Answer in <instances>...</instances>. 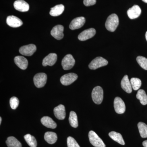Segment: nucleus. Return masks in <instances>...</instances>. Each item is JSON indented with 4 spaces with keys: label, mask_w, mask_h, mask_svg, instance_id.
Instances as JSON below:
<instances>
[{
    "label": "nucleus",
    "mask_w": 147,
    "mask_h": 147,
    "mask_svg": "<svg viewBox=\"0 0 147 147\" xmlns=\"http://www.w3.org/2000/svg\"><path fill=\"white\" fill-rule=\"evenodd\" d=\"M143 145L144 147H147V140L143 142Z\"/></svg>",
    "instance_id": "34"
},
{
    "label": "nucleus",
    "mask_w": 147,
    "mask_h": 147,
    "mask_svg": "<svg viewBox=\"0 0 147 147\" xmlns=\"http://www.w3.org/2000/svg\"><path fill=\"white\" fill-rule=\"evenodd\" d=\"M109 136L114 141H115L121 145H124L125 144L122 136L119 133L115 131H111L109 133Z\"/></svg>",
    "instance_id": "23"
},
{
    "label": "nucleus",
    "mask_w": 147,
    "mask_h": 147,
    "mask_svg": "<svg viewBox=\"0 0 147 147\" xmlns=\"http://www.w3.org/2000/svg\"><path fill=\"white\" fill-rule=\"evenodd\" d=\"M13 6L16 10L21 12H26L29 10L28 4L24 0H17L14 2Z\"/></svg>",
    "instance_id": "13"
},
{
    "label": "nucleus",
    "mask_w": 147,
    "mask_h": 147,
    "mask_svg": "<svg viewBox=\"0 0 147 147\" xmlns=\"http://www.w3.org/2000/svg\"><path fill=\"white\" fill-rule=\"evenodd\" d=\"M57 59V56L55 53H50L43 59L42 65L43 66L49 65L52 66L54 65Z\"/></svg>",
    "instance_id": "15"
},
{
    "label": "nucleus",
    "mask_w": 147,
    "mask_h": 147,
    "mask_svg": "<svg viewBox=\"0 0 147 147\" xmlns=\"http://www.w3.org/2000/svg\"><path fill=\"white\" fill-rule=\"evenodd\" d=\"M1 122H2V118L0 117V124L1 123Z\"/></svg>",
    "instance_id": "37"
},
{
    "label": "nucleus",
    "mask_w": 147,
    "mask_h": 147,
    "mask_svg": "<svg viewBox=\"0 0 147 147\" xmlns=\"http://www.w3.org/2000/svg\"><path fill=\"white\" fill-rule=\"evenodd\" d=\"M93 101L96 104H100L103 98V91L101 87L98 86L95 87L92 93Z\"/></svg>",
    "instance_id": "2"
},
{
    "label": "nucleus",
    "mask_w": 147,
    "mask_h": 147,
    "mask_svg": "<svg viewBox=\"0 0 147 147\" xmlns=\"http://www.w3.org/2000/svg\"><path fill=\"white\" fill-rule=\"evenodd\" d=\"M146 40L147 41V32H146Z\"/></svg>",
    "instance_id": "35"
},
{
    "label": "nucleus",
    "mask_w": 147,
    "mask_h": 147,
    "mask_svg": "<svg viewBox=\"0 0 147 147\" xmlns=\"http://www.w3.org/2000/svg\"><path fill=\"white\" fill-rule=\"evenodd\" d=\"M54 113L55 117L58 119H64L66 115L65 106L61 104L55 107L54 109Z\"/></svg>",
    "instance_id": "17"
},
{
    "label": "nucleus",
    "mask_w": 147,
    "mask_h": 147,
    "mask_svg": "<svg viewBox=\"0 0 147 147\" xmlns=\"http://www.w3.org/2000/svg\"><path fill=\"white\" fill-rule=\"evenodd\" d=\"M121 86L122 88L127 93H131L132 92V88L130 82L129 80L128 76L125 75L121 82Z\"/></svg>",
    "instance_id": "19"
},
{
    "label": "nucleus",
    "mask_w": 147,
    "mask_h": 147,
    "mask_svg": "<svg viewBox=\"0 0 147 147\" xmlns=\"http://www.w3.org/2000/svg\"><path fill=\"white\" fill-rule=\"evenodd\" d=\"M136 96H137V99L140 100V102L142 105H147V95L144 90H139L137 92Z\"/></svg>",
    "instance_id": "25"
},
{
    "label": "nucleus",
    "mask_w": 147,
    "mask_h": 147,
    "mask_svg": "<svg viewBox=\"0 0 147 147\" xmlns=\"http://www.w3.org/2000/svg\"><path fill=\"white\" fill-rule=\"evenodd\" d=\"M19 102V100L17 97L15 96L11 97L9 100L11 108L13 110H15L18 107Z\"/></svg>",
    "instance_id": "31"
},
{
    "label": "nucleus",
    "mask_w": 147,
    "mask_h": 147,
    "mask_svg": "<svg viewBox=\"0 0 147 147\" xmlns=\"http://www.w3.org/2000/svg\"><path fill=\"white\" fill-rule=\"evenodd\" d=\"M108 64V61L102 57H97L92 61L89 65V67L90 69L94 70L99 67L107 65Z\"/></svg>",
    "instance_id": "4"
},
{
    "label": "nucleus",
    "mask_w": 147,
    "mask_h": 147,
    "mask_svg": "<svg viewBox=\"0 0 147 147\" xmlns=\"http://www.w3.org/2000/svg\"><path fill=\"white\" fill-rule=\"evenodd\" d=\"M36 47L35 45L31 44L24 45L20 47L19 52L20 54L24 56H31L36 51Z\"/></svg>",
    "instance_id": "8"
},
{
    "label": "nucleus",
    "mask_w": 147,
    "mask_h": 147,
    "mask_svg": "<svg viewBox=\"0 0 147 147\" xmlns=\"http://www.w3.org/2000/svg\"><path fill=\"white\" fill-rule=\"evenodd\" d=\"M96 33V31L94 28H90L85 30L78 36V39L81 41H85L92 38Z\"/></svg>",
    "instance_id": "10"
},
{
    "label": "nucleus",
    "mask_w": 147,
    "mask_h": 147,
    "mask_svg": "<svg viewBox=\"0 0 147 147\" xmlns=\"http://www.w3.org/2000/svg\"><path fill=\"white\" fill-rule=\"evenodd\" d=\"M67 145L68 147H80L76 140L71 137L67 138Z\"/></svg>",
    "instance_id": "32"
},
{
    "label": "nucleus",
    "mask_w": 147,
    "mask_h": 147,
    "mask_svg": "<svg viewBox=\"0 0 147 147\" xmlns=\"http://www.w3.org/2000/svg\"><path fill=\"white\" fill-rule=\"evenodd\" d=\"M41 122L43 125L48 128L55 129L57 126V123L53 119L47 116L43 117L41 119Z\"/></svg>",
    "instance_id": "20"
},
{
    "label": "nucleus",
    "mask_w": 147,
    "mask_h": 147,
    "mask_svg": "<svg viewBox=\"0 0 147 147\" xmlns=\"http://www.w3.org/2000/svg\"><path fill=\"white\" fill-rule=\"evenodd\" d=\"M142 12V10L139 6L134 5L127 10V14L129 18L134 19L138 18Z\"/></svg>",
    "instance_id": "16"
},
{
    "label": "nucleus",
    "mask_w": 147,
    "mask_h": 147,
    "mask_svg": "<svg viewBox=\"0 0 147 147\" xmlns=\"http://www.w3.org/2000/svg\"><path fill=\"white\" fill-rule=\"evenodd\" d=\"M44 139L48 144H53L57 142V136L55 132L47 131L45 134Z\"/></svg>",
    "instance_id": "22"
},
{
    "label": "nucleus",
    "mask_w": 147,
    "mask_h": 147,
    "mask_svg": "<svg viewBox=\"0 0 147 147\" xmlns=\"http://www.w3.org/2000/svg\"><path fill=\"white\" fill-rule=\"evenodd\" d=\"M14 62L16 65L21 69H26L28 67V62L26 58L23 56H16L14 59Z\"/></svg>",
    "instance_id": "18"
},
{
    "label": "nucleus",
    "mask_w": 147,
    "mask_h": 147,
    "mask_svg": "<svg viewBox=\"0 0 147 147\" xmlns=\"http://www.w3.org/2000/svg\"><path fill=\"white\" fill-rule=\"evenodd\" d=\"M90 142L95 147H105L102 139L98 137L94 131H90L88 134Z\"/></svg>",
    "instance_id": "3"
},
{
    "label": "nucleus",
    "mask_w": 147,
    "mask_h": 147,
    "mask_svg": "<svg viewBox=\"0 0 147 147\" xmlns=\"http://www.w3.org/2000/svg\"><path fill=\"white\" fill-rule=\"evenodd\" d=\"M96 0H84V4L86 6L93 5L96 3Z\"/></svg>",
    "instance_id": "33"
},
{
    "label": "nucleus",
    "mask_w": 147,
    "mask_h": 147,
    "mask_svg": "<svg viewBox=\"0 0 147 147\" xmlns=\"http://www.w3.org/2000/svg\"><path fill=\"white\" fill-rule=\"evenodd\" d=\"M75 61L73 56L70 54L66 55L62 61L61 65L64 70H69L73 67Z\"/></svg>",
    "instance_id": "6"
},
{
    "label": "nucleus",
    "mask_w": 147,
    "mask_h": 147,
    "mask_svg": "<svg viewBox=\"0 0 147 147\" xmlns=\"http://www.w3.org/2000/svg\"><path fill=\"white\" fill-rule=\"evenodd\" d=\"M78 78V76L76 74L70 73L65 74L60 79L62 84L64 86H68L75 82Z\"/></svg>",
    "instance_id": "7"
},
{
    "label": "nucleus",
    "mask_w": 147,
    "mask_h": 147,
    "mask_svg": "<svg viewBox=\"0 0 147 147\" xmlns=\"http://www.w3.org/2000/svg\"><path fill=\"white\" fill-rule=\"evenodd\" d=\"M7 24L12 28H18L21 26L23 23L20 18L14 16H9L6 19Z\"/></svg>",
    "instance_id": "14"
},
{
    "label": "nucleus",
    "mask_w": 147,
    "mask_h": 147,
    "mask_svg": "<svg viewBox=\"0 0 147 147\" xmlns=\"http://www.w3.org/2000/svg\"><path fill=\"white\" fill-rule=\"evenodd\" d=\"M64 27L62 25H57L52 29L51 31V34L57 40H61L63 38Z\"/></svg>",
    "instance_id": "11"
},
{
    "label": "nucleus",
    "mask_w": 147,
    "mask_h": 147,
    "mask_svg": "<svg viewBox=\"0 0 147 147\" xmlns=\"http://www.w3.org/2000/svg\"><path fill=\"white\" fill-rule=\"evenodd\" d=\"M137 61L139 65L142 68L147 70V59L142 57V56H138L137 58Z\"/></svg>",
    "instance_id": "30"
},
{
    "label": "nucleus",
    "mask_w": 147,
    "mask_h": 147,
    "mask_svg": "<svg viewBox=\"0 0 147 147\" xmlns=\"http://www.w3.org/2000/svg\"><path fill=\"white\" fill-rule=\"evenodd\" d=\"M69 123L72 127L76 128L78 126V119L76 113L74 111H71L69 114Z\"/></svg>",
    "instance_id": "26"
},
{
    "label": "nucleus",
    "mask_w": 147,
    "mask_h": 147,
    "mask_svg": "<svg viewBox=\"0 0 147 147\" xmlns=\"http://www.w3.org/2000/svg\"><path fill=\"white\" fill-rule=\"evenodd\" d=\"M132 89L134 90H137L139 89L142 85V81L140 79L137 78H132L130 79Z\"/></svg>",
    "instance_id": "29"
},
{
    "label": "nucleus",
    "mask_w": 147,
    "mask_h": 147,
    "mask_svg": "<svg viewBox=\"0 0 147 147\" xmlns=\"http://www.w3.org/2000/svg\"><path fill=\"white\" fill-rule=\"evenodd\" d=\"M24 139L27 144L30 147H36L37 144L36 139L34 136L30 134H27L24 136Z\"/></svg>",
    "instance_id": "28"
},
{
    "label": "nucleus",
    "mask_w": 147,
    "mask_h": 147,
    "mask_svg": "<svg viewBox=\"0 0 147 147\" xmlns=\"http://www.w3.org/2000/svg\"><path fill=\"white\" fill-rule=\"evenodd\" d=\"M47 76L45 73L37 74L34 77V83L38 88L44 87L47 82Z\"/></svg>",
    "instance_id": "5"
},
{
    "label": "nucleus",
    "mask_w": 147,
    "mask_h": 147,
    "mask_svg": "<svg viewBox=\"0 0 147 147\" xmlns=\"http://www.w3.org/2000/svg\"><path fill=\"white\" fill-rule=\"evenodd\" d=\"M64 6L62 4L58 5L51 8L50 12V15L57 16L61 15L64 10Z\"/></svg>",
    "instance_id": "21"
},
{
    "label": "nucleus",
    "mask_w": 147,
    "mask_h": 147,
    "mask_svg": "<svg viewBox=\"0 0 147 147\" xmlns=\"http://www.w3.org/2000/svg\"><path fill=\"white\" fill-rule=\"evenodd\" d=\"M143 1H144V2L147 3V0H142Z\"/></svg>",
    "instance_id": "36"
},
{
    "label": "nucleus",
    "mask_w": 147,
    "mask_h": 147,
    "mask_svg": "<svg viewBox=\"0 0 147 147\" xmlns=\"http://www.w3.org/2000/svg\"><path fill=\"white\" fill-rule=\"evenodd\" d=\"M138 127L141 137L143 138H147V125L144 123L140 122L138 124Z\"/></svg>",
    "instance_id": "27"
},
{
    "label": "nucleus",
    "mask_w": 147,
    "mask_h": 147,
    "mask_svg": "<svg viewBox=\"0 0 147 147\" xmlns=\"http://www.w3.org/2000/svg\"><path fill=\"white\" fill-rule=\"evenodd\" d=\"M119 24L118 16L115 13L110 15L105 22V28L111 32L115 31Z\"/></svg>",
    "instance_id": "1"
},
{
    "label": "nucleus",
    "mask_w": 147,
    "mask_h": 147,
    "mask_svg": "<svg viewBox=\"0 0 147 147\" xmlns=\"http://www.w3.org/2000/svg\"><path fill=\"white\" fill-rule=\"evenodd\" d=\"M86 22V19L84 17H77L71 21L69 25V28L71 30H75L82 28Z\"/></svg>",
    "instance_id": "12"
},
{
    "label": "nucleus",
    "mask_w": 147,
    "mask_h": 147,
    "mask_svg": "<svg viewBox=\"0 0 147 147\" xmlns=\"http://www.w3.org/2000/svg\"><path fill=\"white\" fill-rule=\"evenodd\" d=\"M6 143L8 147H22L21 143L13 137H8Z\"/></svg>",
    "instance_id": "24"
},
{
    "label": "nucleus",
    "mask_w": 147,
    "mask_h": 147,
    "mask_svg": "<svg viewBox=\"0 0 147 147\" xmlns=\"http://www.w3.org/2000/svg\"><path fill=\"white\" fill-rule=\"evenodd\" d=\"M114 105L115 111L117 114H123L125 112V104L121 98L117 97L115 98Z\"/></svg>",
    "instance_id": "9"
}]
</instances>
